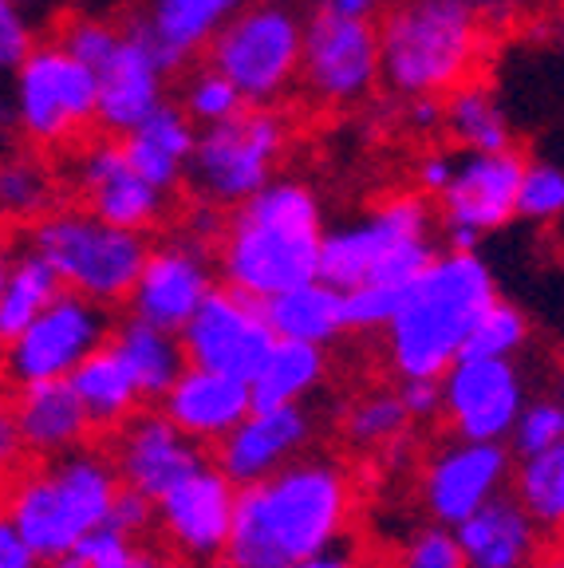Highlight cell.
I'll use <instances>...</instances> for the list:
<instances>
[{"label":"cell","mask_w":564,"mask_h":568,"mask_svg":"<svg viewBox=\"0 0 564 568\" xmlns=\"http://www.w3.org/2000/svg\"><path fill=\"white\" fill-rule=\"evenodd\" d=\"M167 63L154 52L139 24L123 28V44L99 71V111L95 126L107 131V139H127L139 131L162 103H167Z\"/></svg>","instance_id":"20"},{"label":"cell","mask_w":564,"mask_h":568,"mask_svg":"<svg viewBox=\"0 0 564 568\" xmlns=\"http://www.w3.org/2000/svg\"><path fill=\"white\" fill-rule=\"evenodd\" d=\"M454 170H459V159L450 151H431L419 159V170H415V182L423 194L431 197H442V190L454 182Z\"/></svg>","instance_id":"49"},{"label":"cell","mask_w":564,"mask_h":568,"mask_svg":"<svg viewBox=\"0 0 564 568\" xmlns=\"http://www.w3.org/2000/svg\"><path fill=\"white\" fill-rule=\"evenodd\" d=\"M12 126L36 146H63L95 123L99 80L83 68L68 48L36 44V52L20 63L9 91Z\"/></svg>","instance_id":"10"},{"label":"cell","mask_w":564,"mask_h":568,"mask_svg":"<svg viewBox=\"0 0 564 568\" xmlns=\"http://www.w3.org/2000/svg\"><path fill=\"white\" fill-rule=\"evenodd\" d=\"M17 4H20V9H28V12H32V9H48V4H52V0H17Z\"/></svg>","instance_id":"59"},{"label":"cell","mask_w":564,"mask_h":568,"mask_svg":"<svg viewBox=\"0 0 564 568\" xmlns=\"http://www.w3.org/2000/svg\"><path fill=\"white\" fill-rule=\"evenodd\" d=\"M561 48H564V20H561Z\"/></svg>","instance_id":"62"},{"label":"cell","mask_w":564,"mask_h":568,"mask_svg":"<svg viewBox=\"0 0 564 568\" xmlns=\"http://www.w3.org/2000/svg\"><path fill=\"white\" fill-rule=\"evenodd\" d=\"M28 454L20 446V435H17V418H12V403L0 399V481H9L12 474H20Z\"/></svg>","instance_id":"50"},{"label":"cell","mask_w":564,"mask_h":568,"mask_svg":"<svg viewBox=\"0 0 564 568\" xmlns=\"http://www.w3.org/2000/svg\"><path fill=\"white\" fill-rule=\"evenodd\" d=\"M513 478V450L505 443H454L439 446L423 462L419 494L434 525L459 529L462 521L505 494Z\"/></svg>","instance_id":"14"},{"label":"cell","mask_w":564,"mask_h":568,"mask_svg":"<svg viewBox=\"0 0 564 568\" xmlns=\"http://www.w3.org/2000/svg\"><path fill=\"white\" fill-rule=\"evenodd\" d=\"M0 568H44V560L28 549V541L20 537L17 525H12L4 501H0Z\"/></svg>","instance_id":"48"},{"label":"cell","mask_w":564,"mask_h":568,"mask_svg":"<svg viewBox=\"0 0 564 568\" xmlns=\"http://www.w3.org/2000/svg\"><path fill=\"white\" fill-rule=\"evenodd\" d=\"M107 529L123 532L131 541H142L147 545L150 529H159V509L150 497H142L139 489H119L115 506H111V517H107Z\"/></svg>","instance_id":"46"},{"label":"cell","mask_w":564,"mask_h":568,"mask_svg":"<svg viewBox=\"0 0 564 568\" xmlns=\"http://www.w3.org/2000/svg\"><path fill=\"white\" fill-rule=\"evenodd\" d=\"M513 497L530 509L545 537H564V443L513 470Z\"/></svg>","instance_id":"34"},{"label":"cell","mask_w":564,"mask_h":568,"mask_svg":"<svg viewBox=\"0 0 564 568\" xmlns=\"http://www.w3.org/2000/svg\"><path fill=\"white\" fill-rule=\"evenodd\" d=\"M399 399H403L406 415L415 418H434L442 415V379H399Z\"/></svg>","instance_id":"47"},{"label":"cell","mask_w":564,"mask_h":568,"mask_svg":"<svg viewBox=\"0 0 564 568\" xmlns=\"http://www.w3.org/2000/svg\"><path fill=\"white\" fill-rule=\"evenodd\" d=\"M403 293L406 288H391V284H360V288L344 293V332H387L399 304H403Z\"/></svg>","instance_id":"43"},{"label":"cell","mask_w":564,"mask_h":568,"mask_svg":"<svg viewBox=\"0 0 564 568\" xmlns=\"http://www.w3.org/2000/svg\"><path fill=\"white\" fill-rule=\"evenodd\" d=\"M289 146V119L273 106H245L241 115L198 131L190 182L210 205H245L276 182V166Z\"/></svg>","instance_id":"8"},{"label":"cell","mask_w":564,"mask_h":568,"mask_svg":"<svg viewBox=\"0 0 564 568\" xmlns=\"http://www.w3.org/2000/svg\"><path fill=\"white\" fill-rule=\"evenodd\" d=\"M525 339H530V320H525V312L497 296V301L485 308V316L477 320V328L470 332L462 359H513V355L525 347Z\"/></svg>","instance_id":"37"},{"label":"cell","mask_w":564,"mask_h":568,"mask_svg":"<svg viewBox=\"0 0 564 568\" xmlns=\"http://www.w3.org/2000/svg\"><path fill=\"white\" fill-rule=\"evenodd\" d=\"M123 142L127 162L147 178L150 186L162 190V194H174L190 178V159H194L198 146V126L190 123L178 103H162L139 131H131Z\"/></svg>","instance_id":"27"},{"label":"cell","mask_w":564,"mask_h":568,"mask_svg":"<svg viewBox=\"0 0 564 568\" xmlns=\"http://www.w3.org/2000/svg\"><path fill=\"white\" fill-rule=\"evenodd\" d=\"M111 316L103 304L83 301L75 293H63L32 328L4 347V379L17 387L32 383L71 379V372L95 355L111 339Z\"/></svg>","instance_id":"12"},{"label":"cell","mask_w":564,"mask_h":568,"mask_svg":"<svg viewBox=\"0 0 564 568\" xmlns=\"http://www.w3.org/2000/svg\"><path fill=\"white\" fill-rule=\"evenodd\" d=\"M162 415L202 446H218L253 415V390L249 383L233 375L202 372V367H185L182 379L170 387L162 399Z\"/></svg>","instance_id":"24"},{"label":"cell","mask_w":564,"mask_h":568,"mask_svg":"<svg viewBox=\"0 0 564 568\" xmlns=\"http://www.w3.org/2000/svg\"><path fill=\"white\" fill-rule=\"evenodd\" d=\"M107 344L115 347V355L123 359V367L131 372V379L139 383L142 403L150 399H167L170 387L185 375V352L182 339L174 332H162L154 324H142V320H123Z\"/></svg>","instance_id":"29"},{"label":"cell","mask_w":564,"mask_h":568,"mask_svg":"<svg viewBox=\"0 0 564 568\" xmlns=\"http://www.w3.org/2000/svg\"><path fill=\"white\" fill-rule=\"evenodd\" d=\"M71 186L80 210L95 213L99 222L147 237L167 217V194L154 190L139 170L127 162L119 139H91L71 162Z\"/></svg>","instance_id":"16"},{"label":"cell","mask_w":564,"mask_h":568,"mask_svg":"<svg viewBox=\"0 0 564 568\" xmlns=\"http://www.w3.org/2000/svg\"><path fill=\"white\" fill-rule=\"evenodd\" d=\"M296 568H367V560L360 557V549H355V545L340 541L335 549L320 552V557L304 560V565H296Z\"/></svg>","instance_id":"52"},{"label":"cell","mask_w":564,"mask_h":568,"mask_svg":"<svg viewBox=\"0 0 564 568\" xmlns=\"http://www.w3.org/2000/svg\"><path fill=\"white\" fill-rule=\"evenodd\" d=\"M466 568H533L545 552V529L513 494L494 497L454 529Z\"/></svg>","instance_id":"25"},{"label":"cell","mask_w":564,"mask_h":568,"mask_svg":"<svg viewBox=\"0 0 564 568\" xmlns=\"http://www.w3.org/2000/svg\"><path fill=\"white\" fill-rule=\"evenodd\" d=\"M517 217L525 222H556L564 217V170L553 162H525Z\"/></svg>","instance_id":"41"},{"label":"cell","mask_w":564,"mask_h":568,"mask_svg":"<svg viewBox=\"0 0 564 568\" xmlns=\"http://www.w3.org/2000/svg\"><path fill=\"white\" fill-rule=\"evenodd\" d=\"M107 454L115 462L119 481L127 489H139L142 497L159 501L185 478H194L198 470L210 466V446L185 438L162 410H147L119 426L115 435L103 438Z\"/></svg>","instance_id":"19"},{"label":"cell","mask_w":564,"mask_h":568,"mask_svg":"<svg viewBox=\"0 0 564 568\" xmlns=\"http://www.w3.org/2000/svg\"><path fill=\"white\" fill-rule=\"evenodd\" d=\"M525 410L513 359H459L442 375V418L462 443H505Z\"/></svg>","instance_id":"18"},{"label":"cell","mask_w":564,"mask_h":568,"mask_svg":"<svg viewBox=\"0 0 564 568\" xmlns=\"http://www.w3.org/2000/svg\"><path fill=\"white\" fill-rule=\"evenodd\" d=\"M245 0H147L134 24L147 32L167 71L182 68L198 52H210L218 32L230 24Z\"/></svg>","instance_id":"26"},{"label":"cell","mask_w":564,"mask_h":568,"mask_svg":"<svg viewBox=\"0 0 564 568\" xmlns=\"http://www.w3.org/2000/svg\"><path fill=\"white\" fill-rule=\"evenodd\" d=\"M442 131L459 142L466 154H505L513 151V123L502 99L482 80L462 83L446 95V123Z\"/></svg>","instance_id":"31"},{"label":"cell","mask_w":564,"mask_h":568,"mask_svg":"<svg viewBox=\"0 0 564 568\" xmlns=\"http://www.w3.org/2000/svg\"><path fill=\"white\" fill-rule=\"evenodd\" d=\"M265 4H281V9H292V0H265Z\"/></svg>","instance_id":"61"},{"label":"cell","mask_w":564,"mask_h":568,"mask_svg":"<svg viewBox=\"0 0 564 568\" xmlns=\"http://www.w3.org/2000/svg\"><path fill=\"white\" fill-rule=\"evenodd\" d=\"M446 123V99H434V95H423V99H406V126L419 134H431V131H442Z\"/></svg>","instance_id":"51"},{"label":"cell","mask_w":564,"mask_h":568,"mask_svg":"<svg viewBox=\"0 0 564 568\" xmlns=\"http://www.w3.org/2000/svg\"><path fill=\"white\" fill-rule=\"evenodd\" d=\"M328 375V355L316 344H292V339H276L269 359L261 364L256 379L249 383L253 390V410H273V407H300L309 390L320 387Z\"/></svg>","instance_id":"32"},{"label":"cell","mask_w":564,"mask_h":568,"mask_svg":"<svg viewBox=\"0 0 564 568\" xmlns=\"http://www.w3.org/2000/svg\"><path fill=\"white\" fill-rule=\"evenodd\" d=\"M36 52L32 12L20 9L17 0H0V80H12L20 63Z\"/></svg>","instance_id":"44"},{"label":"cell","mask_w":564,"mask_h":568,"mask_svg":"<svg viewBox=\"0 0 564 568\" xmlns=\"http://www.w3.org/2000/svg\"><path fill=\"white\" fill-rule=\"evenodd\" d=\"M352 470L332 454H304L273 478L238 489V514L218 568H296L348 537Z\"/></svg>","instance_id":"1"},{"label":"cell","mask_w":564,"mask_h":568,"mask_svg":"<svg viewBox=\"0 0 564 568\" xmlns=\"http://www.w3.org/2000/svg\"><path fill=\"white\" fill-rule=\"evenodd\" d=\"M324 210L309 182L276 178L225 217L218 268L225 288L269 304L296 284L320 281Z\"/></svg>","instance_id":"2"},{"label":"cell","mask_w":564,"mask_h":568,"mask_svg":"<svg viewBox=\"0 0 564 568\" xmlns=\"http://www.w3.org/2000/svg\"><path fill=\"white\" fill-rule=\"evenodd\" d=\"M312 430H316V418L309 415L304 403L300 407L253 410L225 443L213 446V466L238 489L256 486V481L284 470L289 462L304 458Z\"/></svg>","instance_id":"21"},{"label":"cell","mask_w":564,"mask_h":568,"mask_svg":"<svg viewBox=\"0 0 564 568\" xmlns=\"http://www.w3.org/2000/svg\"><path fill=\"white\" fill-rule=\"evenodd\" d=\"M213 288L218 284H213L210 245L178 233V237L150 245V257L142 265L139 284H134V293L127 304H131L134 320L182 336V328L210 301Z\"/></svg>","instance_id":"17"},{"label":"cell","mask_w":564,"mask_h":568,"mask_svg":"<svg viewBox=\"0 0 564 568\" xmlns=\"http://www.w3.org/2000/svg\"><path fill=\"white\" fill-rule=\"evenodd\" d=\"M154 509H159V537L170 557L194 568L221 565L233 532V514H238V486L213 462L167 497H159Z\"/></svg>","instance_id":"15"},{"label":"cell","mask_w":564,"mask_h":568,"mask_svg":"<svg viewBox=\"0 0 564 568\" xmlns=\"http://www.w3.org/2000/svg\"><path fill=\"white\" fill-rule=\"evenodd\" d=\"M71 387L80 395L99 443L111 438L119 426H127L142 410L139 383L131 379V372L123 367V359H119L111 344H103L95 355H88V359L71 372Z\"/></svg>","instance_id":"28"},{"label":"cell","mask_w":564,"mask_h":568,"mask_svg":"<svg viewBox=\"0 0 564 568\" xmlns=\"http://www.w3.org/2000/svg\"><path fill=\"white\" fill-rule=\"evenodd\" d=\"M28 248L56 268L63 293H75L103 308L131 301L142 265L150 257V241L142 233L115 230L80 205L40 217L32 225Z\"/></svg>","instance_id":"7"},{"label":"cell","mask_w":564,"mask_h":568,"mask_svg":"<svg viewBox=\"0 0 564 568\" xmlns=\"http://www.w3.org/2000/svg\"><path fill=\"white\" fill-rule=\"evenodd\" d=\"M446 230V253H477L482 245V233L474 230H459V225H442Z\"/></svg>","instance_id":"54"},{"label":"cell","mask_w":564,"mask_h":568,"mask_svg":"<svg viewBox=\"0 0 564 568\" xmlns=\"http://www.w3.org/2000/svg\"><path fill=\"white\" fill-rule=\"evenodd\" d=\"M182 111L190 115L194 126H218V123H225V119L241 115V111H245V99L238 95V88H233L225 75H218V71L205 63L202 71H194V75L185 80Z\"/></svg>","instance_id":"38"},{"label":"cell","mask_w":564,"mask_h":568,"mask_svg":"<svg viewBox=\"0 0 564 568\" xmlns=\"http://www.w3.org/2000/svg\"><path fill=\"white\" fill-rule=\"evenodd\" d=\"M185 364L202 372L233 375L241 383H253L269 352L276 347V332L265 316V304L253 296H241L225 284H218L210 301L198 308V316L182 328Z\"/></svg>","instance_id":"13"},{"label":"cell","mask_w":564,"mask_h":568,"mask_svg":"<svg viewBox=\"0 0 564 568\" xmlns=\"http://www.w3.org/2000/svg\"><path fill=\"white\" fill-rule=\"evenodd\" d=\"M556 403L564 407V367H561V375H556Z\"/></svg>","instance_id":"60"},{"label":"cell","mask_w":564,"mask_h":568,"mask_svg":"<svg viewBox=\"0 0 564 568\" xmlns=\"http://www.w3.org/2000/svg\"><path fill=\"white\" fill-rule=\"evenodd\" d=\"M415 418L406 415L399 390H367L352 407L344 410V423H340V438H344L352 450H383V446L403 443V435L411 430Z\"/></svg>","instance_id":"35"},{"label":"cell","mask_w":564,"mask_h":568,"mask_svg":"<svg viewBox=\"0 0 564 568\" xmlns=\"http://www.w3.org/2000/svg\"><path fill=\"white\" fill-rule=\"evenodd\" d=\"M383 83L403 99H446L474 80L482 17L470 0H403L380 24Z\"/></svg>","instance_id":"5"},{"label":"cell","mask_w":564,"mask_h":568,"mask_svg":"<svg viewBox=\"0 0 564 568\" xmlns=\"http://www.w3.org/2000/svg\"><path fill=\"white\" fill-rule=\"evenodd\" d=\"M380 9V0H320V12H332V17L344 20H371Z\"/></svg>","instance_id":"53"},{"label":"cell","mask_w":564,"mask_h":568,"mask_svg":"<svg viewBox=\"0 0 564 568\" xmlns=\"http://www.w3.org/2000/svg\"><path fill=\"white\" fill-rule=\"evenodd\" d=\"M9 273H12V257H9V248L0 245V293H4V284H9Z\"/></svg>","instance_id":"58"},{"label":"cell","mask_w":564,"mask_h":568,"mask_svg":"<svg viewBox=\"0 0 564 568\" xmlns=\"http://www.w3.org/2000/svg\"><path fill=\"white\" fill-rule=\"evenodd\" d=\"M533 568H564V537H556V541L545 545V552H541V560Z\"/></svg>","instance_id":"55"},{"label":"cell","mask_w":564,"mask_h":568,"mask_svg":"<svg viewBox=\"0 0 564 568\" xmlns=\"http://www.w3.org/2000/svg\"><path fill=\"white\" fill-rule=\"evenodd\" d=\"M60 296H63V281L56 276V268L40 253H32V248L20 253L12 261L4 293H0V347L17 344Z\"/></svg>","instance_id":"33"},{"label":"cell","mask_w":564,"mask_h":568,"mask_svg":"<svg viewBox=\"0 0 564 568\" xmlns=\"http://www.w3.org/2000/svg\"><path fill=\"white\" fill-rule=\"evenodd\" d=\"M60 44L68 48L75 60L83 63V68H91L99 75V71L111 63V55L119 52V44H123V28L111 24V20L103 17H75L63 24L60 32Z\"/></svg>","instance_id":"40"},{"label":"cell","mask_w":564,"mask_h":568,"mask_svg":"<svg viewBox=\"0 0 564 568\" xmlns=\"http://www.w3.org/2000/svg\"><path fill=\"white\" fill-rule=\"evenodd\" d=\"M391 568H466V557H462V545L454 537V529L431 521L399 545Z\"/></svg>","instance_id":"42"},{"label":"cell","mask_w":564,"mask_h":568,"mask_svg":"<svg viewBox=\"0 0 564 568\" xmlns=\"http://www.w3.org/2000/svg\"><path fill=\"white\" fill-rule=\"evenodd\" d=\"M162 565V552L154 549V545H147V549L139 552V560L134 565H127V568H159Z\"/></svg>","instance_id":"56"},{"label":"cell","mask_w":564,"mask_h":568,"mask_svg":"<svg viewBox=\"0 0 564 568\" xmlns=\"http://www.w3.org/2000/svg\"><path fill=\"white\" fill-rule=\"evenodd\" d=\"M9 403L28 462L63 458V454L80 450V446H91L88 438H95V430L88 423V410H83L71 379L17 387L9 395Z\"/></svg>","instance_id":"23"},{"label":"cell","mask_w":564,"mask_h":568,"mask_svg":"<svg viewBox=\"0 0 564 568\" xmlns=\"http://www.w3.org/2000/svg\"><path fill=\"white\" fill-rule=\"evenodd\" d=\"M521 178H525V159L517 151L462 154L454 182L439 197L442 225L474 230L482 237L510 225L517 217Z\"/></svg>","instance_id":"22"},{"label":"cell","mask_w":564,"mask_h":568,"mask_svg":"<svg viewBox=\"0 0 564 568\" xmlns=\"http://www.w3.org/2000/svg\"><path fill=\"white\" fill-rule=\"evenodd\" d=\"M439 257L431 241V205L419 194H395L367 210L360 222L340 225L320 248V281L335 293L360 284L411 288Z\"/></svg>","instance_id":"6"},{"label":"cell","mask_w":564,"mask_h":568,"mask_svg":"<svg viewBox=\"0 0 564 568\" xmlns=\"http://www.w3.org/2000/svg\"><path fill=\"white\" fill-rule=\"evenodd\" d=\"M470 4H474V12H477V17H497V12H502L505 9V0H470Z\"/></svg>","instance_id":"57"},{"label":"cell","mask_w":564,"mask_h":568,"mask_svg":"<svg viewBox=\"0 0 564 568\" xmlns=\"http://www.w3.org/2000/svg\"><path fill=\"white\" fill-rule=\"evenodd\" d=\"M564 443V407L556 399H533L525 403L521 410L517 426H513L510 435V450L513 458L530 462L541 458V454L556 450Z\"/></svg>","instance_id":"39"},{"label":"cell","mask_w":564,"mask_h":568,"mask_svg":"<svg viewBox=\"0 0 564 568\" xmlns=\"http://www.w3.org/2000/svg\"><path fill=\"white\" fill-rule=\"evenodd\" d=\"M56 178L32 154L0 159V217L4 222H40L52 213Z\"/></svg>","instance_id":"36"},{"label":"cell","mask_w":564,"mask_h":568,"mask_svg":"<svg viewBox=\"0 0 564 568\" xmlns=\"http://www.w3.org/2000/svg\"><path fill=\"white\" fill-rule=\"evenodd\" d=\"M383 80L380 28L371 20H344L332 12H312L304 20V60L300 83L316 103H360Z\"/></svg>","instance_id":"11"},{"label":"cell","mask_w":564,"mask_h":568,"mask_svg":"<svg viewBox=\"0 0 564 568\" xmlns=\"http://www.w3.org/2000/svg\"><path fill=\"white\" fill-rule=\"evenodd\" d=\"M210 68L238 88L245 106H273L300 80L304 20L281 4H245L210 44Z\"/></svg>","instance_id":"9"},{"label":"cell","mask_w":564,"mask_h":568,"mask_svg":"<svg viewBox=\"0 0 564 568\" xmlns=\"http://www.w3.org/2000/svg\"><path fill=\"white\" fill-rule=\"evenodd\" d=\"M494 301V273L477 253H439L387 324V359L399 379H442Z\"/></svg>","instance_id":"3"},{"label":"cell","mask_w":564,"mask_h":568,"mask_svg":"<svg viewBox=\"0 0 564 568\" xmlns=\"http://www.w3.org/2000/svg\"><path fill=\"white\" fill-rule=\"evenodd\" d=\"M147 545L131 541V537H123V532L107 529L103 525V529H95L91 537H83V541L75 545V552H80L88 568H127V565L139 560V552L147 549Z\"/></svg>","instance_id":"45"},{"label":"cell","mask_w":564,"mask_h":568,"mask_svg":"<svg viewBox=\"0 0 564 568\" xmlns=\"http://www.w3.org/2000/svg\"><path fill=\"white\" fill-rule=\"evenodd\" d=\"M265 316L273 324L276 339L324 347L328 339L344 332V293H335L324 281L296 284V288L265 304Z\"/></svg>","instance_id":"30"},{"label":"cell","mask_w":564,"mask_h":568,"mask_svg":"<svg viewBox=\"0 0 564 568\" xmlns=\"http://www.w3.org/2000/svg\"><path fill=\"white\" fill-rule=\"evenodd\" d=\"M119 470L103 443L80 446L63 458L28 462L24 470L0 481V501L36 557L52 565L83 537L103 529L115 506Z\"/></svg>","instance_id":"4"}]
</instances>
